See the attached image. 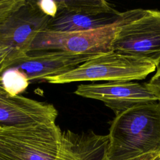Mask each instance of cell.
Instances as JSON below:
<instances>
[{"label":"cell","mask_w":160,"mask_h":160,"mask_svg":"<svg viewBox=\"0 0 160 160\" xmlns=\"http://www.w3.org/2000/svg\"><path fill=\"white\" fill-rule=\"evenodd\" d=\"M108 135L62 131L55 122L0 127V151L13 160H106Z\"/></svg>","instance_id":"1"},{"label":"cell","mask_w":160,"mask_h":160,"mask_svg":"<svg viewBox=\"0 0 160 160\" xmlns=\"http://www.w3.org/2000/svg\"><path fill=\"white\" fill-rule=\"evenodd\" d=\"M108 135L106 160L160 154V101L140 104L116 116Z\"/></svg>","instance_id":"2"},{"label":"cell","mask_w":160,"mask_h":160,"mask_svg":"<svg viewBox=\"0 0 160 160\" xmlns=\"http://www.w3.org/2000/svg\"><path fill=\"white\" fill-rule=\"evenodd\" d=\"M113 51L160 62V10L134 9L121 12L116 24Z\"/></svg>","instance_id":"3"},{"label":"cell","mask_w":160,"mask_h":160,"mask_svg":"<svg viewBox=\"0 0 160 160\" xmlns=\"http://www.w3.org/2000/svg\"><path fill=\"white\" fill-rule=\"evenodd\" d=\"M156 69L148 60L124 56L112 51L81 64L63 74L44 78L50 84L79 81H131L142 80Z\"/></svg>","instance_id":"4"},{"label":"cell","mask_w":160,"mask_h":160,"mask_svg":"<svg viewBox=\"0 0 160 160\" xmlns=\"http://www.w3.org/2000/svg\"><path fill=\"white\" fill-rule=\"evenodd\" d=\"M116 24L84 31H44L34 41L30 52L54 50L97 57L113 51Z\"/></svg>","instance_id":"5"},{"label":"cell","mask_w":160,"mask_h":160,"mask_svg":"<svg viewBox=\"0 0 160 160\" xmlns=\"http://www.w3.org/2000/svg\"><path fill=\"white\" fill-rule=\"evenodd\" d=\"M57 2V13L50 19L46 30L75 31L97 29L115 24L121 17V12L104 0H61Z\"/></svg>","instance_id":"6"},{"label":"cell","mask_w":160,"mask_h":160,"mask_svg":"<svg viewBox=\"0 0 160 160\" xmlns=\"http://www.w3.org/2000/svg\"><path fill=\"white\" fill-rule=\"evenodd\" d=\"M51 18L41 11L36 1H26L0 24V46L28 54L38 35L47 29Z\"/></svg>","instance_id":"7"},{"label":"cell","mask_w":160,"mask_h":160,"mask_svg":"<svg viewBox=\"0 0 160 160\" xmlns=\"http://www.w3.org/2000/svg\"><path fill=\"white\" fill-rule=\"evenodd\" d=\"M74 93L103 102L116 116L134 106L159 101L146 83L132 81L82 84L77 87Z\"/></svg>","instance_id":"8"},{"label":"cell","mask_w":160,"mask_h":160,"mask_svg":"<svg viewBox=\"0 0 160 160\" xmlns=\"http://www.w3.org/2000/svg\"><path fill=\"white\" fill-rule=\"evenodd\" d=\"M58 116L53 104L19 95L11 96L0 82V127L55 122Z\"/></svg>","instance_id":"9"},{"label":"cell","mask_w":160,"mask_h":160,"mask_svg":"<svg viewBox=\"0 0 160 160\" xmlns=\"http://www.w3.org/2000/svg\"><path fill=\"white\" fill-rule=\"evenodd\" d=\"M95 58L91 55L52 51L27 54L11 68L23 71L31 82L42 81L44 78L68 72L85 61Z\"/></svg>","instance_id":"10"},{"label":"cell","mask_w":160,"mask_h":160,"mask_svg":"<svg viewBox=\"0 0 160 160\" xmlns=\"http://www.w3.org/2000/svg\"><path fill=\"white\" fill-rule=\"evenodd\" d=\"M0 82L3 88L11 96H17L24 92L30 82L28 76L14 67L3 72L0 76Z\"/></svg>","instance_id":"11"},{"label":"cell","mask_w":160,"mask_h":160,"mask_svg":"<svg viewBox=\"0 0 160 160\" xmlns=\"http://www.w3.org/2000/svg\"><path fill=\"white\" fill-rule=\"evenodd\" d=\"M25 56L13 48L0 46V71L3 73Z\"/></svg>","instance_id":"12"},{"label":"cell","mask_w":160,"mask_h":160,"mask_svg":"<svg viewBox=\"0 0 160 160\" xmlns=\"http://www.w3.org/2000/svg\"><path fill=\"white\" fill-rule=\"evenodd\" d=\"M25 2L26 0H1L0 1V24Z\"/></svg>","instance_id":"13"},{"label":"cell","mask_w":160,"mask_h":160,"mask_svg":"<svg viewBox=\"0 0 160 160\" xmlns=\"http://www.w3.org/2000/svg\"><path fill=\"white\" fill-rule=\"evenodd\" d=\"M37 4L41 11L46 15L51 18L56 16L58 11L57 1L41 0L37 1Z\"/></svg>","instance_id":"14"},{"label":"cell","mask_w":160,"mask_h":160,"mask_svg":"<svg viewBox=\"0 0 160 160\" xmlns=\"http://www.w3.org/2000/svg\"><path fill=\"white\" fill-rule=\"evenodd\" d=\"M147 86L157 95L160 101V62L156 67V72L151 79L146 82Z\"/></svg>","instance_id":"15"},{"label":"cell","mask_w":160,"mask_h":160,"mask_svg":"<svg viewBox=\"0 0 160 160\" xmlns=\"http://www.w3.org/2000/svg\"><path fill=\"white\" fill-rule=\"evenodd\" d=\"M159 154H149L139 156L136 158L132 159L131 160H153Z\"/></svg>","instance_id":"16"},{"label":"cell","mask_w":160,"mask_h":160,"mask_svg":"<svg viewBox=\"0 0 160 160\" xmlns=\"http://www.w3.org/2000/svg\"><path fill=\"white\" fill-rule=\"evenodd\" d=\"M0 160H13L0 151Z\"/></svg>","instance_id":"17"},{"label":"cell","mask_w":160,"mask_h":160,"mask_svg":"<svg viewBox=\"0 0 160 160\" xmlns=\"http://www.w3.org/2000/svg\"><path fill=\"white\" fill-rule=\"evenodd\" d=\"M153 160H160V154H158Z\"/></svg>","instance_id":"18"},{"label":"cell","mask_w":160,"mask_h":160,"mask_svg":"<svg viewBox=\"0 0 160 160\" xmlns=\"http://www.w3.org/2000/svg\"><path fill=\"white\" fill-rule=\"evenodd\" d=\"M2 74V72H1V71H0V76H1V74Z\"/></svg>","instance_id":"19"},{"label":"cell","mask_w":160,"mask_h":160,"mask_svg":"<svg viewBox=\"0 0 160 160\" xmlns=\"http://www.w3.org/2000/svg\"><path fill=\"white\" fill-rule=\"evenodd\" d=\"M1 1V0H0V1Z\"/></svg>","instance_id":"20"}]
</instances>
